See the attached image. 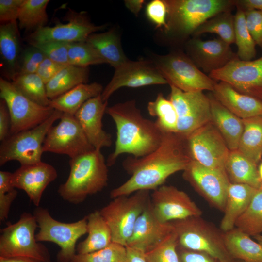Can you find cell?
Returning a JSON list of instances; mask_svg holds the SVG:
<instances>
[{"instance_id": "cell-29", "label": "cell", "mask_w": 262, "mask_h": 262, "mask_svg": "<svg viewBox=\"0 0 262 262\" xmlns=\"http://www.w3.org/2000/svg\"><path fill=\"white\" fill-rule=\"evenodd\" d=\"M225 169L231 183L246 184L257 189H262V180L257 164L238 150L230 151Z\"/></svg>"}, {"instance_id": "cell-11", "label": "cell", "mask_w": 262, "mask_h": 262, "mask_svg": "<svg viewBox=\"0 0 262 262\" xmlns=\"http://www.w3.org/2000/svg\"><path fill=\"white\" fill-rule=\"evenodd\" d=\"M0 97L8 107L11 118L10 134L32 129L48 119L54 109L33 102L22 94L12 82L0 78Z\"/></svg>"}, {"instance_id": "cell-44", "label": "cell", "mask_w": 262, "mask_h": 262, "mask_svg": "<svg viewBox=\"0 0 262 262\" xmlns=\"http://www.w3.org/2000/svg\"><path fill=\"white\" fill-rule=\"evenodd\" d=\"M12 173L0 171V221H4L8 217L12 203L18 193L11 183Z\"/></svg>"}, {"instance_id": "cell-27", "label": "cell", "mask_w": 262, "mask_h": 262, "mask_svg": "<svg viewBox=\"0 0 262 262\" xmlns=\"http://www.w3.org/2000/svg\"><path fill=\"white\" fill-rule=\"evenodd\" d=\"M225 245L234 260L243 262H262V245L252 239L250 236L235 227L224 232Z\"/></svg>"}, {"instance_id": "cell-30", "label": "cell", "mask_w": 262, "mask_h": 262, "mask_svg": "<svg viewBox=\"0 0 262 262\" xmlns=\"http://www.w3.org/2000/svg\"><path fill=\"white\" fill-rule=\"evenodd\" d=\"M85 41L94 49L105 64L115 69L129 60L122 49L120 37L114 29L93 33Z\"/></svg>"}, {"instance_id": "cell-46", "label": "cell", "mask_w": 262, "mask_h": 262, "mask_svg": "<svg viewBox=\"0 0 262 262\" xmlns=\"http://www.w3.org/2000/svg\"><path fill=\"white\" fill-rule=\"evenodd\" d=\"M147 18L157 28L167 29V10L164 0H153L149 2L146 8Z\"/></svg>"}, {"instance_id": "cell-23", "label": "cell", "mask_w": 262, "mask_h": 262, "mask_svg": "<svg viewBox=\"0 0 262 262\" xmlns=\"http://www.w3.org/2000/svg\"><path fill=\"white\" fill-rule=\"evenodd\" d=\"M108 101H103L101 95L85 102L74 116L91 145L96 149L111 146L112 135L103 129L102 118Z\"/></svg>"}, {"instance_id": "cell-41", "label": "cell", "mask_w": 262, "mask_h": 262, "mask_svg": "<svg viewBox=\"0 0 262 262\" xmlns=\"http://www.w3.org/2000/svg\"><path fill=\"white\" fill-rule=\"evenodd\" d=\"M126 247L112 242L99 250L84 254H76L70 262H125Z\"/></svg>"}, {"instance_id": "cell-45", "label": "cell", "mask_w": 262, "mask_h": 262, "mask_svg": "<svg viewBox=\"0 0 262 262\" xmlns=\"http://www.w3.org/2000/svg\"><path fill=\"white\" fill-rule=\"evenodd\" d=\"M68 43L60 42H47L31 44L40 50L49 59L60 64L67 65L68 62Z\"/></svg>"}, {"instance_id": "cell-25", "label": "cell", "mask_w": 262, "mask_h": 262, "mask_svg": "<svg viewBox=\"0 0 262 262\" xmlns=\"http://www.w3.org/2000/svg\"><path fill=\"white\" fill-rule=\"evenodd\" d=\"M258 189L249 185L230 183L220 229L225 232L235 228L238 219L246 211Z\"/></svg>"}, {"instance_id": "cell-15", "label": "cell", "mask_w": 262, "mask_h": 262, "mask_svg": "<svg viewBox=\"0 0 262 262\" xmlns=\"http://www.w3.org/2000/svg\"><path fill=\"white\" fill-rule=\"evenodd\" d=\"M208 76L215 81L229 83L243 94L262 100V56L244 61L237 55L225 66Z\"/></svg>"}, {"instance_id": "cell-32", "label": "cell", "mask_w": 262, "mask_h": 262, "mask_svg": "<svg viewBox=\"0 0 262 262\" xmlns=\"http://www.w3.org/2000/svg\"><path fill=\"white\" fill-rule=\"evenodd\" d=\"M89 75L88 67L65 66L46 84L49 98L51 100L80 84L87 83Z\"/></svg>"}, {"instance_id": "cell-43", "label": "cell", "mask_w": 262, "mask_h": 262, "mask_svg": "<svg viewBox=\"0 0 262 262\" xmlns=\"http://www.w3.org/2000/svg\"><path fill=\"white\" fill-rule=\"evenodd\" d=\"M177 234L174 231L152 249L144 253L147 262H180Z\"/></svg>"}, {"instance_id": "cell-13", "label": "cell", "mask_w": 262, "mask_h": 262, "mask_svg": "<svg viewBox=\"0 0 262 262\" xmlns=\"http://www.w3.org/2000/svg\"><path fill=\"white\" fill-rule=\"evenodd\" d=\"M185 139L193 160L208 167L225 171L230 150L212 121L193 131Z\"/></svg>"}, {"instance_id": "cell-10", "label": "cell", "mask_w": 262, "mask_h": 262, "mask_svg": "<svg viewBox=\"0 0 262 262\" xmlns=\"http://www.w3.org/2000/svg\"><path fill=\"white\" fill-rule=\"evenodd\" d=\"M152 62L170 85L187 92L213 91L216 81L201 71L182 53L158 56Z\"/></svg>"}, {"instance_id": "cell-37", "label": "cell", "mask_w": 262, "mask_h": 262, "mask_svg": "<svg viewBox=\"0 0 262 262\" xmlns=\"http://www.w3.org/2000/svg\"><path fill=\"white\" fill-rule=\"evenodd\" d=\"M12 83L24 96L36 103L49 106L46 84L36 73L19 74L13 76Z\"/></svg>"}, {"instance_id": "cell-5", "label": "cell", "mask_w": 262, "mask_h": 262, "mask_svg": "<svg viewBox=\"0 0 262 262\" xmlns=\"http://www.w3.org/2000/svg\"><path fill=\"white\" fill-rule=\"evenodd\" d=\"M177 234L178 246L206 253L218 262H234L226 248L224 232L201 216L171 222Z\"/></svg>"}, {"instance_id": "cell-53", "label": "cell", "mask_w": 262, "mask_h": 262, "mask_svg": "<svg viewBox=\"0 0 262 262\" xmlns=\"http://www.w3.org/2000/svg\"><path fill=\"white\" fill-rule=\"evenodd\" d=\"M126 247L127 255L125 262H147L144 256V252L138 249Z\"/></svg>"}, {"instance_id": "cell-21", "label": "cell", "mask_w": 262, "mask_h": 262, "mask_svg": "<svg viewBox=\"0 0 262 262\" xmlns=\"http://www.w3.org/2000/svg\"><path fill=\"white\" fill-rule=\"evenodd\" d=\"M174 230L171 222L163 223L156 217L150 199L137 219L126 246L145 253L158 246Z\"/></svg>"}, {"instance_id": "cell-33", "label": "cell", "mask_w": 262, "mask_h": 262, "mask_svg": "<svg viewBox=\"0 0 262 262\" xmlns=\"http://www.w3.org/2000/svg\"><path fill=\"white\" fill-rule=\"evenodd\" d=\"M243 122L244 130L237 150L257 164L262 156V115Z\"/></svg>"}, {"instance_id": "cell-18", "label": "cell", "mask_w": 262, "mask_h": 262, "mask_svg": "<svg viewBox=\"0 0 262 262\" xmlns=\"http://www.w3.org/2000/svg\"><path fill=\"white\" fill-rule=\"evenodd\" d=\"M154 213L162 222L168 223L192 216L202 212L184 191L172 185H162L150 194Z\"/></svg>"}, {"instance_id": "cell-55", "label": "cell", "mask_w": 262, "mask_h": 262, "mask_svg": "<svg viewBox=\"0 0 262 262\" xmlns=\"http://www.w3.org/2000/svg\"><path fill=\"white\" fill-rule=\"evenodd\" d=\"M125 6L131 13L137 15L145 2L143 0H125L124 1Z\"/></svg>"}, {"instance_id": "cell-51", "label": "cell", "mask_w": 262, "mask_h": 262, "mask_svg": "<svg viewBox=\"0 0 262 262\" xmlns=\"http://www.w3.org/2000/svg\"><path fill=\"white\" fill-rule=\"evenodd\" d=\"M180 262H216V261L208 254L177 247Z\"/></svg>"}, {"instance_id": "cell-52", "label": "cell", "mask_w": 262, "mask_h": 262, "mask_svg": "<svg viewBox=\"0 0 262 262\" xmlns=\"http://www.w3.org/2000/svg\"><path fill=\"white\" fill-rule=\"evenodd\" d=\"M11 118L5 101L0 100V141L2 142L10 135Z\"/></svg>"}, {"instance_id": "cell-48", "label": "cell", "mask_w": 262, "mask_h": 262, "mask_svg": "<svg viewBox=\"0 0 262 262\" xmlns=\"http://www.w3.org/2000/svg\"><path fill=\"white\" fill-rule=\"evenodd\" d=\"M46 57L40 50L31 46L25 51L19 71L16 74L36 73L40 64Z\"/></svg>"}, {"instance_id": "cell-19", "label": "cell", "mask_w": 262, "mask_h": 262, "mask_svg": "<svg viewBox=\"0 0 262 262\" xmlns=\"http://www.w3.org/2000/svg\"><path fill=\"white\" fill-rule=\"evenodd\" d=\"M66 23L54 26H44L33 32L27 38L31 45L47 42L73 43L85 41L92 33L102 30L105 27L91 23L83 12L71 11L66 17Z\"/></svg>"}, {"instance_id": "cell-35", "label": "cell", "mask_w": 262, "mask_h": 262, "mask_svg": "<svg viewBox=\"0 0 262 262\" xmlns=\"http://www.w3.org/2000/svg\"><path fill=\"white\" fill-rule=\"evenodd\" d=\"M49 0H24L18 16L20 29L35 31L46 26L48 21L47 13Z\"/></svg>"}, {"instance_id": "cell-16", "label": "cell", "mask_w": 262, "mask_h": 262, "mask_svg": "<svg viewBox=\"0 0 262 262\" xmlns=\"http://www.w3.org/2000/svg\"><path fill=\"white\" fill-rule=\"evenodd\" d=\"M183 178L211 204L224 211L230 181L224 170L211 168L192 160Z\"/></svg>"}, {"instance_id": "cell-36", "label": "cell", "mask_w": 262, "mask_h": 262, "mask_svg": "<svg viewBox=\"0 0 262 262\" xmlns=\"http://www.w3.org/2000/svg\"><path fill=\"white\" fill-rule=\"evenodd\" d=\"M149 115L157 117L155 121L164 133H176L178 115L175 107L169 99L159 93L154 101L148 103Z\"/></svg>"}, {"instance_id": "cell-40", "label": "cell", "mask_w": 262, "mask_h": 262, "mask_svg": "<svg viewBox=\"0 0 262 262\" xmlns=\"http://www.w3.org/2000/svg\"><path fill=\"white\" fill-rule=\"evenodd\" d=\"M19 37L17 22L0 24V54L11 67H14L16 63L20 46Z\"/></svg>"}, {"instance_id": "cell-6", "label": "cell", "mask_w": 262, "mask_h": 262, "mask_svg": "<svg viewBox=\"0 0 262 262\" xmlns=\"http://www.w3.org/2000/svg\"><path fill=\"white\" fill-rule=\"evenodd\" d=\"M38 228L33 214L23 213L16 223H9L0 230V257H24L39 262H51L47 247L36 239Z\"/></svg>"}, {"instance_id": "cell-39", "label": "cell", "mask_w": 262, "mask_h": 262, "mask_svg": "<svg viewBox=\"0 0 262 262\" xmlns=\"http://www.w3.org/2000/svg\"><path fill=\"white\" fill-rule=\"evenodd\" d=\"M235 227L250 236L262 232V189L257 190L249 206L237 220Z\"/></svg>"}, {"instance_id": "cell-3", "label": "cell", "mask_w": 262, "mask_h": 262, "mask_svg": "<svg viewBox=\"0 0 262 262\" xmlns=\"http://www.w3.org/2000/svg\"><path fill=\"white\" fill-rule=\"evenodd\" d=\"M69 164V176L58 189L64 200L81 203L107 186L108 166L101 150L95 149L70 159Z\"/></svg>"}, {"instance_id": "cell-31", "label": "cell", "mask_w": 262, "mask_h": 262, "mask_svg": "<svg viewBox=\"0 0 262 262\" xmlns=\"http://www.w3.org/2000/svg\"><path fill=\"white\" fill-rule=\"evenodd\" d=\"M103 87L98 82L80 84L63 95L50 100L53 109L74 115L89 99L101 95Z\"/></svg>"}, {"instance_id": "cell-4", "label": "cell", "mask_w": 262, "mask_h": 262, "mask_svg": "<svg viewBox=\"0 0 262 262\" xmlns=\"http://www.w3.org/2000/svg\"><path fill=\"white\" fill-rule=\"evenodd\" d=\"M167 29L173 35L185 38L207 20L218 14L232 10L233 0H164Z\"/></svg>"}, {"instance_id": "cell-49", "label": "cell", "mask_w": 262, "mask_h": 262, "mask_svg": "<svg viewBox=\"0 0 262 262\" xmlns=\"http://www.w3.org/2000/svg\"><path fill=\"white\" fill-rule=\"evenodd\" d=\"M24 0H0V21L1 24L17 22L19 12Z\"/></svg>"}, {"instance_id": "cell-1", "label": "cell", "mask_w": 262, "mask_h": 262, "mask_svg": "<svg viewBox=\"0 0 262 262\" xmlns=\"http://www.w3.org/2000/svg\"><path fill=\"white\" fill-rule=\"evenodd\" d=\"M192 160L186 139L176 133H164L159 147L142 157L131 156L122 162L130 178L113 189L112 199L129 196L139 190H154L163 185L176 172L184 171Z\"/></svg>"}, {"instance_id": "cell-26", "label": "cell", "mask_w": 262, "mask_h": 262, "mask_svg": "<svg viewBox=\"0 0 262 262\" xmlns=\"http://www.w3.org/2000/svg\"><path fill=\"white\" fill-rule=\"evenodd\" d=\"M212 120L230 151L238 149L244 130L243 119L233 114L214 97H209Z\"/></svg>"}, {"instance_id": "cell-58", "label": "cell", "mask_w": 262, "mask_h": 262, "mask_svg": "<svg viewBox=\"0 0 262 262\" xmlns=\"http://www.w3.org/2000/svg\"><path fill=\"white\" fill-rule=\"evenodd\" d=\"M259 176L261 179L262 180V163L260 164L258 169Z\"/></svg>"}, {"instance_id": "cell-38", "label": "cell", "mask_w": 262, "mask_h": 262, "mask_svg": "<svg viewBox=\"0 0 262 262\" xmlns=\"http://www.w3.org/2000/svg\"><path fill=\"white\" fill-rule=\"evenodd\" d=\"M234 15L235 43L237 55L241 60L249 61L256 55V44L247 29L245 11L238 6Z\"/></svg>"}, {"instance_id": "cell-47", "label": "cell", "mask_w": 262, "mask_h": 262, "mask_svg": "<svg viewBox=\"0 0 262 262\" xmlns=\"http://www.w3.org/2000/svg\"><path fill=\"white\" fill-rule=\"evenodd\" d=\"M244 11L248 31L256 45L262 49V11L247 9Z\"/></svg>"}, {"instance_id": "cell-7", "label": "cell", "mask_w": 262, "mask_h": 262, "mask_svg": "<svg viewBox=\"0 0 262 262\" xmlns=\"http://www.w3.org/2000/svg\"><path fill=\"white\" fill-rule=\"evenodd\" d=\"M62 114L55 110L48 119L36 127L10 134L0 146V166L13 160L21 165L42 161L43 145L47 133Z\"/></svg>"}, {"instance_id": "cell-2", "label": "cell", "mask_w": 262, "mask_h": 262, "mask_svg": "<svg viewBox=\"0 0 262 262\" xmlns=\"http://www.w3.org/2000/svg\"><path fill=\"white\" fill-rule=\"evenodd\" d=\"M106 113L112 118L116 129L115 148L106 160L108 166L113 165L122 154L144 157L161 144L164 133L155 121L143 116L134 99L107 107Z\"/></svg>"}, {"instance_id": "cell-50", "label": "cell", "mask_w": 262, "mask_h": 262, "mask_svg": "<svg viewBox=\"0 0 262 262\" xmlns=\"http://www.w3.org/2000/svg\"><path fill=\"white\" fill-rule=\"evenodd\" d=\"M65 66L46 57L40 64L36 73L46 84Z\"/></svg>"}, {"instance_id": "cell-9", "label": "cell", "mask_w": 262, "mask_h": 262, "mask_svg": "<svg viewBox=\"0 0 262 262\" xmlns=\"http://www.w3.org/2000/svg\"><path fill=\"white\" fill-rule=\"evenodd\" d=\"M33 214L39 229L36 240L55 243L60 248L56 256L57 262H70L77 254L78 240L87 233L86 216L76 222L64 223L53 218L48 209L40 207H37Z\"/></svg>"}, {"instance_id": "cell-8", "label": "cell", "mask_w": 262, "mask_h": 262, "mask_svg": "<svg viewBox=\"0 0 262 262\" xmlns=\"http://www.w3.org/2000/svg\"><path fill=\"white\" fill-rule=\"evenodd\" d=\"M99 211L108 225L113 242L126 246L135 223L150 199V191L115 197Z\"/></svg>"}, {"instance_id": "cell-17", "label": "cell", "mask_w": 262, "mask_h": 262, "mask_svg": "<svg viewBox=\"0 0 262 262\" xmlns=\"http://www.w3.org/2000/svg\"><path fill=\"white\" fill-rule=\"evenodd\" d=\"M114 75L101 94L103 101L122 87L138 88L168 84L152 61L140 60L126 62L115 68Z\"/></svg>"}, {"instance_id": "cell-12", "label": "cell", "mask_w": 262, "mask_h": 262, "mask_svg": "<svg viewBox=\"0 0 262 262\" xmlns=\"http://www.w3.org/2000/svg\"><path fill=\"white\" fill-rule=\"evenodd\" d=\"M169 99L178 115L176 133L186 138L191 133L212 121L210 98L203 92H187L170 85Z\"/></svg>"}, {"instance_id": "cell-28", "label": "cell", "mask_w": 262, "mask_h": 262, "mask_svg": "<svg viewBox=\"0 0 262 262\" xmlns=\"http://www.w3.org/2000/svg\"><path fill=\"white\" fill-rule=\"evenodd\" d=\"M86 219L88 235L77 245V254L95 252L107 247L113 242L110 229L99 210L91 213Z\"/></svg>"}, {"instance_id": "cell-59", "label": "cell", "mask_w": 262, "mask_h": 262, "mask_svg": "<svg viewBox=\"0 0 262 262\" xmlns=\"http://www.w3.org/2000/svg\"></svg>"}, {"instance_id": "cell-57", "label": "cell", "mask_w": 262, "mask_h": 262, "mask_svg": "<svg viewBox=\"0 0 262 262\" xmlns=\"http://www.w3.org/2000/svg\"><path fill=\"white\" fill-rule=\"evenodd\" d=\"M254 238L259 243L262 245V235L258 234L254 236Z\"/></svg>"}, {"instance_id": "cell-22", "label": "cell", "mask_w": 262, "mask_h": 262, "mask_svg": "<svg viewBox=\"0 0 262 262\" xmlns=\"http://www.w3.org/2000/svg\"><path fill=\"white\" fill-rule=\"evenodd\" d=\"M57 176L52 165L41 161L21 165L12 173L11 183L14 188L26 192L30 201L39 207L44 191Z\"/></svg>"}, {"instance_id": "cell-42", "label": "cell", "mask_w": 262, "mask_h": 262, "mask_svg": "<svg viewBox=\"0 0 262 262\" xmlns=\"http://www.w3.org/2000/svg\"><path fill=\"white\" fill-rule=\"evenodd\" d=\"M68 57L69 65L79 67H88L91 65L105 64L86 41L69 44Z\"/></svg>"}, {"instance_id": "cell-54", "label": "cell", "mask_w": 262, "mask_h": 262, "mask_svg": "<svg viewBox=\"0 0 262 262\" xmlns=\"http://www.w3.org/2000/svg\"><path fill=\"white\" fill-rule=\"evenodd\" d=\"M235 6L244 10L257 9L262 11V0H237Z\"/></svg>"}, {"instance_id": "cell-56", "label": "cell", "mask_w": 262, "mask_h": 262, "mask_svg": "<svg viewBox=\"0 0 262 262\" xmlns=\"http://www.w3.org/2000/svg\"><path fill=\"white\" fill-rule=\"evenodd\" d=\"M0 262H39V261L28 257H15L4 258L0 257Z\"/></svg>"}, {"instance_id": "cell-20", "label": "cell", "mask_w": 262, "mask_h": 262, "mask_svg": "<svg viewBox=\"0 0 262 262\" xmlns=\"http://www.w3.org/2000/svg\"><path fill=\"white\" fill-rule=\"evenodd\" d=\"M186 50L197 67L208 74L223 67L237 56L230 45L220 38L202 40L193 37L187 42Z\"/></svg>"}, {"instance_id": "cell-34", "label": "cell", "mask_w": 262, "mask_h": 262, "mask_svg": "<svg viewBox=\"0 0 262 262\" xmlns=\"http://www.w3.org/2000/svg\"><path fill=\"white\" fill-rule=\"evenodd\" d=\"M231 11L220 13L207 20L196 29L193 37L207 33H215L228 44L234 43V15Z\"/></svg>"}, {"instance_id": "cell-24", "label": "cell", "mask_w": 262, "mask_h": 262, "mask_svg": "<svg viewBox=\"0 0 262 262\" xmlns=\"http://www.w3.org/2000/svg\"><path fill=\"white\" fill-rule=\"evenodd\" d=\"M213 92L217 100L242 119L262 115V100L237 91L227 82H216Z\"/></svg>"}, {"instance_id": "cell-14", "label": "cell", "mask_w": 262, "mask_h": 262, "mask_svg": "<svg viewBox=\"0 0 262 262\" xmlns=\"http://www.w3.org/2000/svg\"><path fill=\"white\" fill-rule=\"evenodd\" d=\"M59 120L47 133L43 152L66 155L71 159L95 149L74 115L63 113Z\"/></svg>"}]
</instances>
